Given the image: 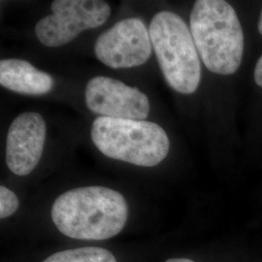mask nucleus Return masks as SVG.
<instances>
[{"instance_id": "nucleus-1", "label": "nucleus", "mask_w": 262, "mask_h": 262, "mask_svg": "<svg viewBox=\"0 0 262 262\" xmlns=\"http://www.w3.org/2000/svg\"><path fill=\"white\" fill-rule=\"evenodd\" d=\"M51 216L61 234L76 240L102 241L122 232L128 219L124 196L109 187L91 186L63 192Z\"/></svg>"}, {"instance_id": "nucleus-2", "label": "nucleus", "mask_w": 262, "mask_h": 262, "mask_svg": "<svg viewBox=\"0 0 262 262\" xmlns=\"http://www.w3.org/2000/svg\"><path fill=\"white\" fill-rule=\"evenodd\" d=\"M190 31L204 66L215 74L231 75L241 66L244 33L233 7L224 0H197Z\"/></svg>"}, {"instance_id": "nucleus-3", "label": "nucleus", "mask_w": 262, "mask_h": 262, "mask_svg": "<svg viewBox=\"0 0 262 262\" xmlns=\"http://www.w3.org/2000/svg\"><path fill=\"white\" fill-rule=\"evenodd\" d=\"M92 140L104 156L142 167H152L167 157L170 141L156 122L98 117Z\"/></svg>"}, {"instance_id": "nucleus-4", "label": "nucleus", "mask_w": 262, "mask_h": 262, "mask_svg": "<svg viewBox=\"0 0 262 262\" xmlns=\"http://www.w3.org/2000/svg\"><path fill=\"white\" fill-rule=\"evenodd\" d=\"M151 45L167 84L183 94H193L201 80V66L195 43L179 15L161 11L150 24Z\"/></svg>"}, {"instance_id": "nucleus-5", "label": "nucleus", "mask_w": 262, "mask_h": 262, "mask_svg": "<svg viewBox=\"0 0 262 262\" xmlns=\"http://www.w3.org/2000/svg\"><path fill=\"white\" fill-rule=\"evenodd\" d=\"M52 15L40 19L35 34L44 46L61 47L81 32L99 28L111 15L110 5L100 0H55Z\"/></svg>"}, {"instance_id": "nucleus-6", "label": "nucleus", "mask_w": 262, "mask_h": 262, "mask_svg": "<svg viewBox=\"0 0 262 262\" xmlns=\"http://www.w3.org/2000/svg\"><path fill=\"white\" fill-rule=\"evenodd\" d=\"M151 46L150 31L144 21L129 18L118 21L97 38L94 54L113 69L132 68L148 61Z\"/></svg>"}, {"instance_id": "nucleus-7", "label": "nucleus", "mask_w": 262, "mask_h": 262, "mask_svg": "<svg viewBox=\"0 0 262 262\" xmlns=\"http://www.w3.org/2000/svg\"><path fill=\"white\" fill-rule=\"evenodd\" d=\"M84 97L88 109L100 117L144 121L150 113V101L146 94L105 76H96L89 81Z\"/></svg>"}, {"instance_id": "nucleus-8", "label": "nucleus", "mask_w": 262, "mask_h": 262, "mask_svg": "<svg viewBox=\"0 0 262 262\" xmlns=\"http://www.w3.org/2000/svg\"><path fill=\"white\" fill-rule=\"evenodd\" d=\"M46 139V122L35 112L23 113L10 125L6 138V164L18 176H27L37 166Z\"/></svg>"}, {"instance_id": "nucleus-9", "label": "nucleus", "mask_w": 262, "mask_h": 262, "mask_svg": "<svg viewBox=\"0 0 262 262\" xmlns=\"http://www.w3.org/2000/svg\"><path fill=\"white\" fill-rule=\"evenodd\" d=\"M0 84L17 94L43 95L52 91L54 79L27 60L8 58L0 61Z\"/></svg>"}, {"instance_id": "nucleus-10", "label": "nucleus", "mask_w": 262, "mask_h": 262, "mask_svg": "<svg viewBox=\"0 0 262 262\" xmlns=\"http://www.w3.org/2000/svg\"><path fill=\"white\" fill-rule=\"evenodd\" d=\"M42 262H118L110 251L99 247H84L53 253Z\"/></svg>"}, {"instance_id": "nucleus-11", "label": "nucleus", "mask_w": 262, "mask_h": 262, "mask_svg": "<svg viewBox=\"0 0 262 262\" xmlns=\"http://www.w3.org/2000/svg\"><path fill=\"white\" fill-rule=\"evenodd\" d=\"M19 198L8 187H0V217L7 219L16 213L19 208Z\"/></svg>"}, {"instance_id": "nucleus-12", "label": "nucleus", "mask_w": 262, "mask_h": 262, "mask_svg": "<svg viewBox=\"0 0 262 262\" xmlns=\"http://www.w3.org/2000/svg\"><path fill=\"white\" fill-rule=\"evenodd\" d=\"M254 81L257 85L262 88V56L256 62V66L254 68Z\"/></svg>"}, {"instance_id": "nucleus-13", "label": "nucleus", "mask_w": 262, "mask_h": 262, "mask_svg": "<svg viewBox=\"0 0 262 262\" xmlns=\"http://www.w3.org/2000/svg\"><path fill=\"white\" fill-rule=\"evenodd\" d=\"M165 262H195L188 258H170Z\"/></svg>"}, {"instance_id": "nucleus-14", "label": "nucleus", "mask_w": 262, "mask_h": 262, "mask_svg": "<svg viewBox=\"0 0 262 262\" xmlns=\"http://www.w3.org/2000/svg\"><path fill=\"white\" fill-rule=\"evenodd\" d=\"M258 31H259V33L262 35V11L261 14H260V18H259V20H258Z\"/></svg>"}]
</instances>
